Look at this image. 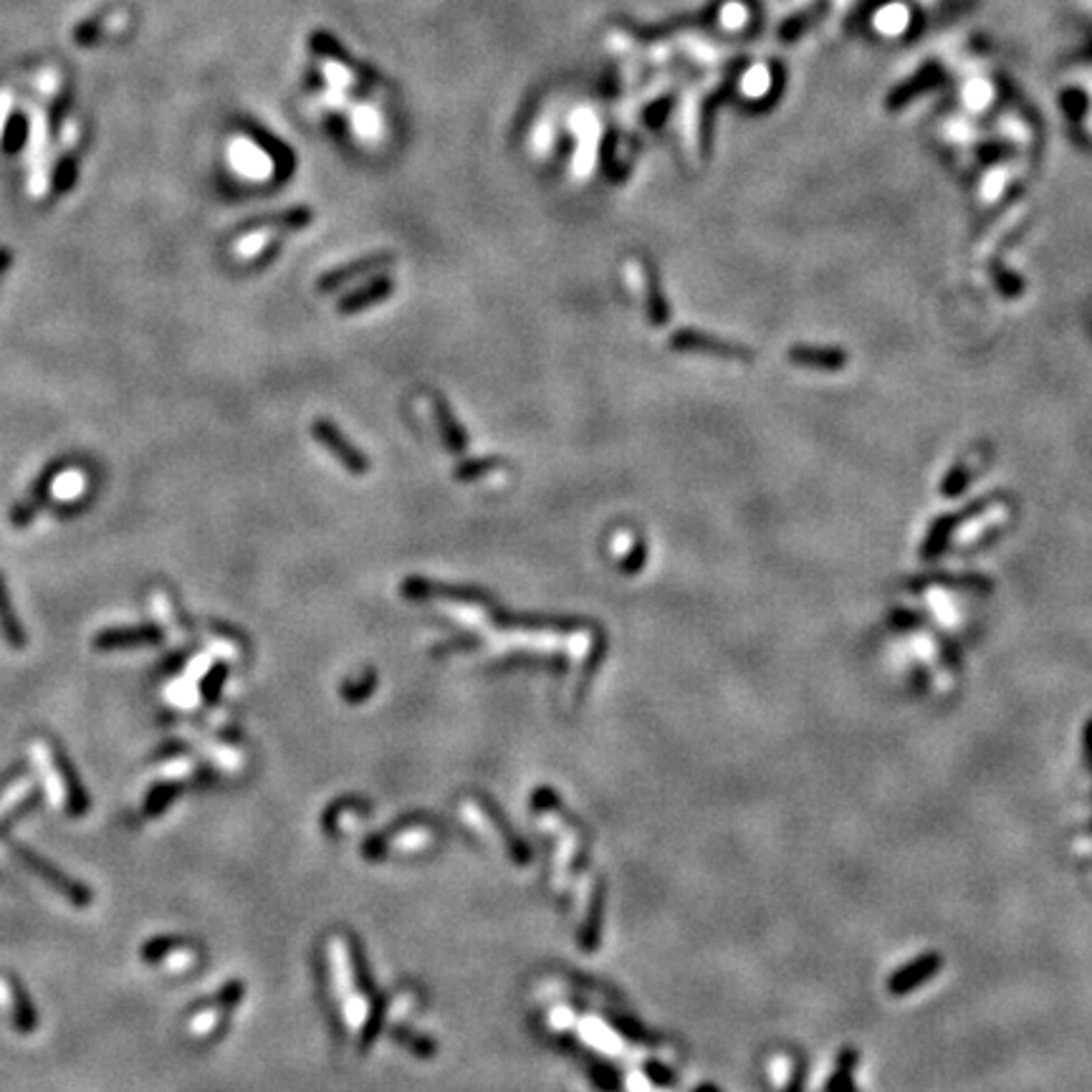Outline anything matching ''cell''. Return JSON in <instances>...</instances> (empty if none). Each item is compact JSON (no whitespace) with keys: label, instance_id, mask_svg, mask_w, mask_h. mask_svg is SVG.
I'll return each mask as SVG.
<instances>
[{"label":"cell","instance_id":"obj_3","mask_svg":"<svg viewBox=\"0 0 1092 1092\" xmlns=\"http://www.w3.org/2000/svg\"><path fill=\"white\" fill-rule=\"evenodd\" d=\"M165 638V632L157 625H130V627H106L97 632L91 640V647L99 653H114V650H135L142 645H157Z\"/></svg>","mask_w":1092,"mask_h":1092},{"label":"cell","instance_id":"obj_2","mask_svg":"<svg viewBox=\"0 0 1092 1092\" xmlns=\"http://www.w3.org/2000/svg\"><path fill=\"white\" fill-rule=\"evenodd\" d=\"M49 756H51V764H54V768H56L58 782H61V786H64L66 815H69V817H76V819L87 817V815H89V809H91V797H89V792H87V786H84V779H81L79 768L73 767L71 756H69L64 746L56 744V741H51Z\"/></svg>","mask_w":1092,"mask_h":1092},{"label":"cell","instance_id":"obj_12","mask_svg":"<svg viewBox=\"0 0 1092 1092\" xmlns=\"http://www.w3.org/2000/svg\"><path fill=\"white\" fill-rule=\"evenodd\" d=\"M433 413H435L437 430H440V435H443L448 451H451V453H463V451L468 448V435L458 428V422H455V418L451 415V410H448V404H445L443 400H433Z\"/></svg>","mask_w":1092,"mask_h":1092},{"label":"cell","instance_id":"obj_9","mask_svg":"<svg viewBox=\"0 0 1092 1092\" xmlns=\"http://www.w3.org/2000/svg\"><path fill=\"white\" fill-rule=\"evenodd\" d=\"M392 259H395L392 253L382 251V253H372V256H367V259L355 261V263H349V266L334 268V271H329V274H324L322 278H319L316 289H319V292H334V289H340V286L349 283L352 278H356V276L372 274V271H377V268L388 266Z\"/></svg>","mask_w":1092,"mask_h":1092},{"label":"cell","instance_id":"obj_10","mask_svg":"<svg viewBox=\"0 0 1092 1092\" xmlns=\"http://www.w3.org/2000/svg\"><path fill=\"white\" fill-rule=\"evenodd\" d=\"M0 635L13 650H24L25 642H28L24 623L18 620L16 609H13L8 584H6V577L3 575H0Z\"/></svg>","mask_w":1092,"mask_h":1092},{"label":"cell","instance_id":"obj_11","mask_svg":"<svg viewBox=\"0 0 1092 1092\" xmlns=\"http://www.w3.org/2000/svg\"><path fill=\"white\" fill-rule=\"evenodd\" d=\"M389 293H392V278L380 276V278H374L372 283H367V286L359 289V292L349 293L347 299H341L337 309H340V314H355V311H362V309L372 307L377 301L388 299Z\"/></svg>","mask_w":1092,"mask_h":1092},{"label":"cell","instance_id":"obj_1","mask_svg":"<svg viewBox=\"0 0 1092 1092\" xmlns=\"http://www.w3.org/2000/svg\"><path fill=\"white\" fill-rule=\"evenodd\" d=\"M10 858L16 860L18 865L25 867L33 878H39L40 882H46L54 893H58L61 898L69 900L73 908H89L94 903V890L87 882L76 880L71 875L61 870L56 863H51L49 858H43L40 852L25 845V842H10L8 845Z\"/></svg>","mask_w":1092,"mask_h":1092},{"label":"cell","instance_id":"obj_24","mask_svg":"<svg viewBox=\"0 0 1092 1092\" xmlns=\"http://www.w3.org/2000/svg\"><path fill=\"white\" fill-rule=\"evenodd\" d=\"M8 263H10V251L8 248H0V274L8 268Z\"/></svg>","mask_w":1092,"mask_h":1092},{"label":"cell","instance_id":"obj_19","mask_svg":"<svg viewBox=\"0 0 1092 1092\" xmlns=\"http://www.w3.org/2000/svg\"><path fill=\"white\" fill-rule=\"evenodd\" d=\"M178 946H180L178 939H170V936H160V939L147 941L145 946H142V951H139V956H142V961L157 963V961H162L165 956H170Z\"/></svg>","mask_w":1092,"mask_h":1092},{"label":"cell","instance_id":"obj_7","mask_svg":"<svg viewBox=\"0 0 1092 1092\" xmlns=\"http://www.w3.org/2000/svg\"><path fill=\"white\" fill-rule=\"evenodd\" d=\"M941 971V956L939 954H926L921 958H915L913 963H908L903 969L888 981V991L895 996L910 994L913 989L930 981Z\"/></svg>","mask_w":1092,"mask_h":1092},{"label":"cell","instance_id":"obj_6","mask_svg":"<svg viewBox=\"0 0 1092 1092\" xmlns=\"http://www.w3.org/2000/svg\"><path fill=\"white\" fill-rule=\"evenodd\" d=\"M64 470V466L61 463H51L49 468L43 470L36 481H33L31 491H28V496H25L24 501H18L16 506H13V511H10V521H13V526H18V529H24V526H28L33 521V516L39 514V509L46 503V499H49L51 494V485H54V481L58 478V473Z\"/></svg>","mask_w":1092,"mask_h":1092},{"label":"cell","instance_id":"obj_20","mask_svg":"<svg viewBox=\"0 0 1092 1092\" xmlns=\"http://www.w3.org/2000/svg\"><path fill=\"white\" fill-rule=\"evenodd\" d=\"M73 180H76V162H73V157H64L58 162L56 175H54V190L66 193L73 185Z\"/></svg>","mask_w":1092,"mask_h":1092},{"label":"cell","instance_id":"obj_17","mask_svg":"<svg viewBox=\"0 0 1092 1092\" xmlns=\"http://www.w3.org/2000/svg\"><path fill=\"white\" fill-rule=\"evenodd\" d=\"M309 220H311V213L304 211V208H296V211L281 213V215H263V218L256 220L253 226H259V228H304Z\"/></svg>","mask_w":1092,"mask_h":1092},{"label":"cell","instance_id":"obj_23","mask_svg":"<svg viewBox=\"0 0 1092 1092\" xmlns=\"http://www.w3.org/2000/svg\"><path fill=\"white\" fill-rule=\"evenodd\" d=\"M1084 761H1087V767L1092 771V720L1087 723V731H1084Z\"/></svg>","mask_w":1092,"mask_h":1092},{"label":"cell","instance_id":"obj_13","mask_svg":"<svg viewBox=\"0 0 1092 1092\" xmlns=\"http://www.w3.org/2000/svg\"><path fill=\"white\" fill-rule=\"evenodd\" d=\"M43 801H46V792H43L40 786H33L31 792L24 794V797H21V799H18L16 804L8 809V812H6V815H0V840L8 834L10 830H13V827L21 822V819H25L28 815H31V812H36V809H39Z\"/></svg>","mask_w":1092,"mask_h":1092},{"label":"cell","instance_id":"obj_5","mask_svg":"<svg viewBox=\"0 0 1092 1092\" xmlns=\"http://www.w3.org/2000/svg\"><path fill=\"white\" fill-rule=\"evenodd\" d=\"M400 594L407 599H458V602H491L488 592L476 587H461V584H443L422 577H410L400 584Z\"/></svg>","mask_w":1092,"mask_h":1092},{"label":"cell","instance_id":"obj_22","mask_svg":"<svg viewBox=\"0 0 1092 1092\" xmlns=\"http://www.w3.org/2000/svg\"><path fill=\"white\" fill-rule=\"evenodd\" d=\"M223 675H226V671H223L220 665H215V668H213V671L208 673V678L202 680V693H205V696H208V698L215 696V690H218L220 678H223Z\"/></svg>","mask_w":1092,"mask_h":1092},{"label":"cell","instance_id":"obj_18","mask_svg":"<svg viewBox=\"0 0 1092 1092\" xmlns=\"http://www.w3.org/2000/svg\"><path fill=\"white\" fill-rule=\"evenodd\" d=\"M499 466H501V461H499V458H478V461L461 463V466L455 468L453 478L455 481H476V478L485 476V473H491V470L499 468Z\"/></svg>","mask_w":1092,"mask_h":1092},{"label":"cell","instance_id":"obj_15","mask_svg":"<svg viewBox=\"0 0 1092 1092\" xmlns=\"http://www.w3.org/2000/svg\"><path fill=\"white\" fill-rule=\"evenodd\" d=\"M855 1062H858V1054H855V1050L842 1052L840 1062H837V1075L830 1080V1084H827V1092H852V1072H855Z\"/></svg>","mask_w":1092,"mask_h":1092},{"label":"cell","instance_id":"obj_21","mask_svg":"<svg viewBox=\"0 0 1092 1092\" xmlns=\"http://www.w3.org/2000/svg\"><path fill=\"white\" fill-rule=\"evenodd\" d=\"M24 774H25V761H21V764H13V767H10L8 771H6V774L0 777V797H3V794L8 792V786L13 784L16 779L24 777Z\"/></svg>","mask_w":1092,"mask_h":1092},{"label":"cell","instance_id":"obj_16","mask_svg":"<svg viewBox=\"0 0 1092 1092\" xmlns=\"http://www.w3.org/2000/svg\"><path fill=\"white\" fill-rule=\"evenodd\" d=\"M178 794V784H157L150 789L145 799V817H157L165 812V807L175 799Z\"/></svg>","mask_w":1092,"mask_h":1092},{"label":"cell","instance_id":"obj_4","mask_svg":"<svg viewBox=\"0 0 1092 1092\" xmlns=\"http://www.w3.org/2000/svg\"><path fill=\"white\" fill-rule=\"evenodd\" d=\"M311 433H314V437L319 440V443L329 451V453L337 458V461L344 466V468L349 470V473H355V476H364L367 470H370V458L367 455H362L359 451H356L355 445L349 443L347 437L341 435L340 430H337V425L329 420H314V425H311Z\"/></svg>","mask_w":1092,"mask_h":1092},{"label":"cell","instance_id":"obj_14","mask_svg":"<svg viewBox=\"0 0 1092 1092\" xmlns=\"http://www.w3.org/2000/svg\"><path fill=\"white\" fill-rule=\"evenodd\" d=\"M939 69L936 66H928V69H923L918 76H913V79H908L903 87H898V89L893 91L888 97V106H893V109H898V106L908 104L910 99L918 97L921 91L930 89V87H936L939 84Z\"/></svg>","mask_w":1092,"mask_h":1092},{"label":"cell","instance_id":"obj_8","mask_svg":"<svg viewBox=\"0 0 1092 1092\" xmlns=\"http://www.w3.org/2000/svg\"><path fill=\"white\" fill-rule=\"evenodd\" d=\"M6 984H8L10 991V1017H13V1027H16L18 1035L31 1037L33 1032L39 1029V1011H36V1004H33L31 994H28V987L18 979L16 973H8V976H6Z\"/></svg>","mask_w":1092,"mask_h":1092}]
</instances>
